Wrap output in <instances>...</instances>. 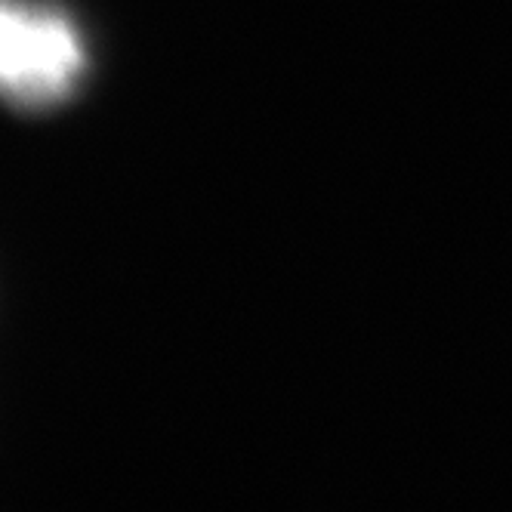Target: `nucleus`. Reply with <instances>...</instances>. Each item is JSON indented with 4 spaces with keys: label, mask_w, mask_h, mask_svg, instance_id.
<instances>
[{
    "label": "nucleus",
    "mask_w": 512,
    "mask_h": 512,
    "mask_svg": "<svg viewBox=\"0 0 512 512\" xmlns=\"http://www.w3.org/2000/svg\"><path fill=\"white\" fill-rule=\"evenodd\" d=\"M84 71V38L62 10L7 0L0 16V81L16 108L44 112L71 99Z\"/></svg>",
    "instance_id": "f257e3e1"
}]
</instances>
